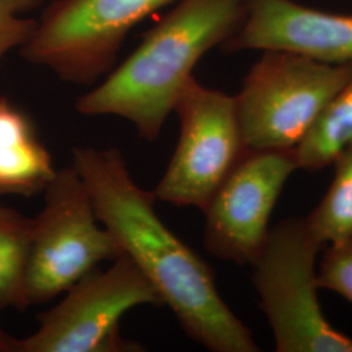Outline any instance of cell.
Returning <instances> with one entry per match:
<instances>
[{
	"instance_id": "obj_1",
	"label": "cell",
	"mask_w": 352,
	"mask_h": 352,
	"mask_svg": "<svg viewBox=\"0 0 352 352\" xmlns=\"http://www.w3.org/2000/svg\"><path fill=\"white\" fill-rule=\"evenodd\" d=\"M72 157L102 225L189 338L213 352L260 351L251 330L222 299L210 266L160 218L154 192L135 182L120 151L78 146Z\"/></svg>"
},
{
	"instance_id": "obj_2",
	"label": "cell",
	"mask_w": 352,
	"mask_h": 352,
	"mask_svg": "<svg viewBox=\"0 0 352 352\" xmlns=\"http://www.w3.org/2000/svg\"><path fill=\"white\" fill-rule=\"evenodd\" d=\"M245 12L247 0H177L138 49L77 101L76 110L123 118L141 139L155 141L195 67L236 33Z\"/></svg>"
},
{
	"instance_id": "obj_3",
	"label": "cell",
	"mask_w": 352,
	"mask_h": 352,
	"mask_svg": "<svg viewBox=\"0 0 352 352\" xmlns=\"http://www.w3.org/2000/svg\"><path fill=\"white\" fill-rule=\"evenodd\" d=\"M351 77L352 63H327L291 51H263L234 96L245 148H296Z\"/></svg>"
},
{
	"instance_id": "obj_4",
	"label": "cell",
	"mask_w": 352,
	"mask_h": 352,
	"mask_svg": "<svg viewBox=\"0 0 352 352\" xmlns=\"http://www.w3.org/2000/svg\"><path fill=\"white\" fill-rule=\"evenodd\" d=\"M321 247L305 218L286 219L269 230L251 265L278 352H352V338L327 321L318 300L316 258Z\"/></svg>"
},
{
	"instance_id": "obj_5",
	"label": "cell",
	"mask_w": 352,
	"mask_h": 352,
	"mask_svg": "<svg viewBox=\"0 0 352 352\" xmlns=\"http://www.w3.org/2000/svg\"><path fill=\"white\" fill-rule=\"evenodd\" d=\"M43 193V208L33 218L26 273L30 305L54 300L97 265L122 256L74 166L56 170Z\"/></svg>"
},
{
	"instance_id": "obj_6",
	"label": "cell",
	"mask_w": 352,
	"mask_h": 352,
	"mask_svg": "<svg viewBox=\"0 0 352 352\" xmlns=\"http://www.w3.org/2000/svg\"><path fill=\"white\" fill-rule=\"evenodd\" d=\"M177 0H52L20 50L60 80L94 85L109 75L128 33Z\"/></svg>"
},
{
	"instance_id": "obj_7",
	"label": "cell",
	"mask_w": 352,
	"mask_h": 352,
	"mask_svg": "<svg viewBox=\"0 0 352 352\" xmlns=\"http://www.w3.org/2000/svg\"><path fill=\"white\" fill-rule=\"evenodd\" d=\"M56 305L38 316L37 330L17 338L16 352L140 351L120 334L122 318L138 307L164 305L148 278L126 256L81 278Z\"/></svg>"
},
{
	"instance_id": "obj_8",
	"label": "cell",
	"mask_w": 352,
	"mask_h": 352,
	"mask_svg": "<svg viewBox=\"0 0 352 352\" xmlns=\"http://www.w3.org/2000/svg\"><path fill=\"white\" fill-rule=\"evenodd\" d=\"M174 113L180 123L175 151L153 190L157 201L204 210L214 192L239 162L243 142L234 97L192 77Z\"/></svg>"
},
{
	"instance_id": "obj_9",
	"label": "cell",
	"mask_w": 352,
	"mask_h": 352,
	"mask_svg": "<svg viewBox=\"0 0 352 352\" xmlns=\"http://www.w3.org/2000/svg\"><path fill=\"white\" fill-rule=\"evenodd\" d=\"M296 170L294 149H247L202 210L208 252L234 264H253L278 199Z\"/></svg>"
},
{
	"instance_id": "obj_10",
	"label": "cell",
	"mask_w": 352,
	"mask_h": 352,
	"mask_svg": "<svg viewBox=\"0 0 352 352\" xmlns=\"http://www.w3.org/2000/svg\"><path fill=\"white\" fill-rule=\"evenodd\" d=\"M226 52L285 50L327 63H352V13L305 7L294 0H247Z\"/></svg>"
},
{
	"instance_id": "obj_11",
	"label": "cell",
	"mask_w": 352,
	"mask_h": 352,
	"mask_svg": "<svg viewBox=\"0 0 352 352\" xmlns=\"http://www.w3.org/2000/svg\"><path fill=\"white\" fill-rule=\"evenodd\" d=\"M352 144V77L318 115L305 138L294 148L299 170L320 171L334 164Z\"/></svg>"
},
{
	"instance_id": "obj_12",
	"label": "cell",
	"mask_w": 352,
	"mask_h": 352,
	"mask_svg": "<svg viewBox=\"0 0 352 352\" xmlns=\"http://www.w3.org/2000/svg\"><path fill=\"white\" fill-rule=\"evenodd\" d=\"M33 218L0 204V309L24 311Z\"/></svg>"
},
{
	"instance_id": "obj_13",
	"label": "cell",
	"mask_w": 352,
	"mask_h": 352,
	"mask_svg": "<svg viewBox=\"0 0 352 352\" xmlns=\"http://www.w3.org/2000/svg\"><path fill=\"white\" fill-rule=\"evenodd\" d=\"M336 173L322 200L305 217L321 245L352 238V144L334 161Z\"/></svg>"
},
{
	"instance_id": "obj_14",
	"label": "cell",
	"mask_w": 352,
	"mask_h": 352,
	"mask_svg": "<svg viewBox=\"0 0 352 352\" xmlns=\"http://www.w3.org/2000/svg\"><path fill=\"white\" fill-rule=\"evenodd\" d=\"M43 0H0V60L11 51L21 50L34 34L37 20L26 17Z\"/></svg>"
},
{
	"instance_id": "obj_15",
	"label": "cell",
	"mask_w": 352,
	"mask_h": 352,
	"mask_svg": "<svg viewBox=\"0 0 352 352\" xmlns=\"http://www.w3.org/2000/svg\"><path fill=\"white\" fill-rule=\"evenodd\" d=\"M320 289L337 292L352 304V238L330 244L317 270Z\"/></svg>"
},
{
	"instance_id": "obj_16",
	"label": "cell",
	"mask_w": 352,
	"mask_h": 352,
	"mask_svg": "<svg viewBox=\"0 0 352 352\" xmlns=\"http://www.w3.org/2000/svg\"><path fill=\"white\" fill-rule=\"evenodd\" d=\"M16 344L17 338L8 334L0 322V352H16Z\"/></svg>"
},
{
	"instance_id": "obj_17",
	"label": "cell",
	"mask_w": 352,
	"mask_h": 352,
	"mask_svg": "<svg viewBox=\"0 0 352 352\" xmlns=\"http://www.w3.org/2000/svg\"><path fill=\"white\" fill-rule=\"evenodd\" d=\"M3 195H8V192H7L6 189L3 188V187L0 186V196H3Z\"/></svg>"
},
{
	"instance_id": "obj_18",
	"label": "cell",
	"mask_w": 352,
	"mask_h": 352,
	"mask_svg": "<svg viewBox=\"0 0 352 352\" xmlns=\"http://www.w3.org/2000/svg\"><path fill=\"white\" fill-rule=\"evenodd\" d=\"M350 1H352V0H350Z\"/></svg>"
}]
</instances>
